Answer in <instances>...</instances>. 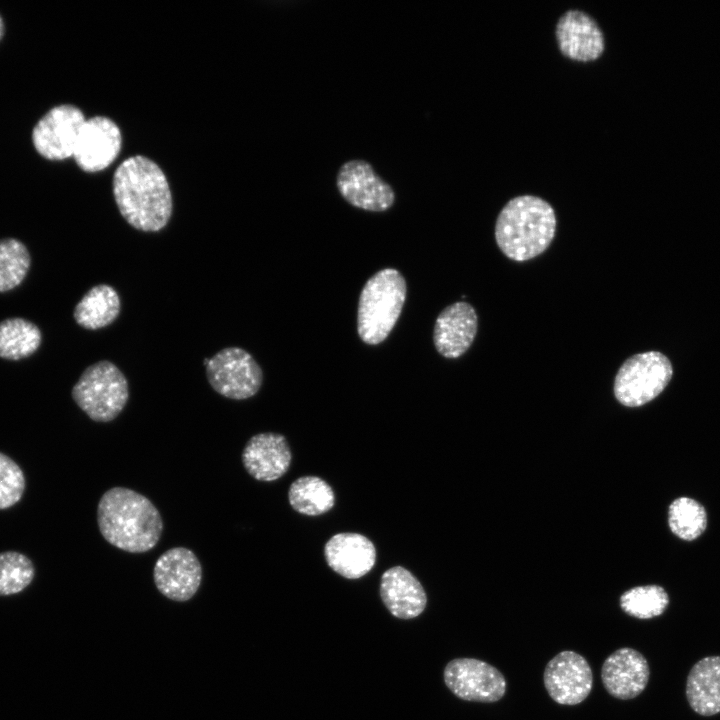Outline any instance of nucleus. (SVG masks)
I'll return each mask as SVG.
<instances>
[{
  "mask_svg": "<svg viewBox=\"0 0 720 720\" xmlns=\"http://www.w3.org/2000/svg\"><path fill=\"white\" fill-rule=\"evenodd\" d=\"M119 212L133 228L144 232L163 229L172 215V195L163 171L144 156L124 160L113 178Z\"/></svg>",
  "mask_w": 720,
  "mask_h": 720,
  "instance_id": "obj_1",
  "label": "nucleus"
},
{
  "mask_svg": "<svg viewBox=\"0 0 720 720\" xmlns=\"http://www.w3.org/2000/svg\"><path fill=\"white\" fill-rule=\"evenodd\" d=\"M97 524L103 538L129 553L153 549L161 538L163 520L146 496L126 487H112L100 498Z\"/></svg>",
  "mask_w": 720,
  "mask_h": 720,
  "instance_id": "obj_2",
  "label": "nucleus"
},
{
  "mask_svg": "<svg viewBox=\"0 0 720 720\" xmlns=\"http://www.w3.org/2000/svg\"><path fill=\"white\" fill-rule=\"evenodd\" d=\"M556 231L552 206L540 197L517 196L500 211L495 240L502 253L517 262L531 260L551 244Z\"/></svg>",
  "mask_w": 720,
  "mask_h": 720,
  "instance_id": "obj_3",
  "label": "nucleus"
},
{
  "mask_svg": "<svg viewBox=\"0 0 720 720\" xmlns=\"http://www.w3.org/2000/svg\"><path fill=\"white\" fill-rule=\"evenodd\" d=\"M406 293V281L396 269H382L367 280L357 314V330L363 342L376 345L387 338L401 314Z\"/></svg>",
  "mask_w": 720,
  "mask_h": 720,
  "instance_id": "obj_4",
  "label": "nucleus"
},
{
  "mask_svg": "<svg viewBox=\"0 0 720 720\" xmlns=\"http://www.w3.org/2000/svg\"><path fill=\"white\" fill-rule=\"evenodd\" d=\"M77 406L95 422H110L125 408L129 399L128 381L111 361L88 366L72 388Z\"/></svg>",
  "mask_w": 720,
  "mask_h": 720,
  "instance_id": "obj_5",
  "label": "nucleus"
},
{
  "mask_svg": "<svg viewBox=\"0 0 720 720\" xmlns=\"http://www.w3.org/2000/svg\"><path fill=\"white\" fill-rule=\"evenodd\" d=\"M673 368L663 353L648 351L624 361L614 379V395L626 407H639L656 398L670 382Z\"/></svg>",
  "mask_w": 720,
  "mask_h": 720,
  "instance_id": "obj_6",
  "label": "nucleus"
},
{
  "mask_svg": "<svg viewBox=\"0 0 720 720\" xmlns=\"http://www.w3.org/2000/svg\"><path fill=\"white\" fill-rule=\"evenodd\" d=\"M206 375L214 391L233 400L253 397L263 382L261 367L240 347L224 348L209 358Z\"/></svg>",
  "mask_w": 720,
  "mask_h": 720,
  "instance_id": "obj_7",
  "label": "nucleus"
},
{
  "mask_svg": "<svg viewBox=\"0 0 720 720\" xmlns=\"http://www.w3.org/2000/svg\"><path fill=\"white\" fill-rule=\"evenodd\" d=\"M448 689L465 701L492 703L506 692L504 675L491 664L475 658H456L444 668Z\"/></svg>",
  "mask_w": 720,
  "mask_h": 720,
  "instance_id": "obj_8",
  "label": "nucleus"
},
{
  "mask_svg": "<svg viewBox=\"0 0 720 720\" xmlns=\"http://www.w3.org/2000/svg\"><path fill=\"white\" fill-rule=\"evenodd\" d=\"M336 185L349 204L362 210L383 212L395 202L393 188L365 160L353 159L342 164Z\"/></svg>",
  "mask_w": 720,
  "mask_h": 720,
  "instance_id": "obj_9",
  "label": "nucleus"
},
{
  "mask_svg": "<svg viewBox=\"0 0 720 720\" xmlns=\"http://www.w3.org/2000/svg\"><path fill=\"white\" fill-rule=\"evenodd\" d=\"M85 120L82 111L73 105L52 108L33 128L32 142L36 151L48 160L73 156Z\"/></svg>",
  "mask_w": 720,
  "mask_h": 720,
  "instance_id": "obj_10",
  "label": "nucleus"
},
{
  "mask_svg": "<svg viewBox=\"0 0 720 720\" xmlns=\"http://www.w3.org/2000/svg\"><path fill=\"white\" fill-rule=\"evenodd\" d=\"M543 681L546 691L556 703L576 705L590 694L593 675L588 661L582 655L565 650L547 663Z\"/></svg>",
  "mask_w": 720,
  "mask_h": 720,
  "instance_id": "obj_11",
  "label": "nucleus"
},
{
  "mask_svg": "<svg viewBox=\"0 0 720 720\" xmlns=\"http://www.w3.org/2000/svg\"><path fill=\"white\" fill-rule=\"evenodd\" d=\"M153 579L158 591L170 600L185 602L198 591L202 567L196 554L186 547H173L156 561Z\"/></svg>",
  "mask_w": 720,
  "mask_h": 720,
  "instance_id": "obj_12",
  "label": "nucleus"
},
{
  "mask_svg": "<svg viewBox=\"0 0 720 720\" xmlns=\"http://www.w3.org/2000/svg\"><path fill=\"white\" fill-rule=\"evenodd\" d=\"M121 149V133L110 119L96 116L85 120L73 157L86 172H97L108 167Z\"/></svg>",
  "mask_w": 720,
  "mask_h": 720,
  "instance_id": "obj_13",
  "label": "nucleus"
},
{
  "mask_svg": "<svg viewBox=\"0 0 720 720\" xmlns=\"http://www.w3.org/2000/svg\"><path fill=\"white\" fill-rule=\"evenodd\" d=\"M555 35L560 52L574 61H594L605 49L602 30L580 10L566 11L557 22Z\"/></svg>",
  "mask_w": 720,
  "mask_h": 720,
  "instance_id": "obj_14",
  "label": "nucleus"
},
{
  "mask_svg": "<svg viewBox=\"0 0 720 720\" xmlns=\"http://www.w3.org/2000/svg\"><path fill=\"white\" fill-rule=\"evenodd\" d=\"M649 675L646 658L630 647L615 650L604 660L601 668L604 688L611 696L621 700L640 695L648 684Z\"/></svg>",
  "mask_w": 720,
  "mask_h": 720,
  "instance_id": "obj_15",
  "label": "nucleus"
},
{
  "mask_svg": "<svg viewBox=\"0 0 720 720\" xmlns=\"http://www.w3.org/2000/svg\"><path fill=\"white\" fill-rule=\"evenodd\" d=\"M241 459L250 476L258 481L271 482L288 471L292 454L282 434L263 432L247 441Z\"/></svg>",
  "mask_w": 720,
  "mask_h": 720,
  "instance_id": "obj_16",
  "label": "nucleus"
},
{
  "mask_svg": "<svg viewBox=\"0 0 720 720\" xmlns=\"http://www.w3.org/2000/svg\"><path fill=\"white\" fill-rule=\"evenodd\" d=\"M478 319L474 308L456 302L438 315L433 332L436 350L446 358H458L471 346L477 333Z\"/></svg>",
  "mask_w": 720,
  "mask_h": 720,
  "instance_id": "obj_17",
  "label": "nucleus"
},
{
  "mask_svg": "<svg viewBox=\"0 0 720 720\" xmlns=\"http://www.w3.org/2000/svg\"><path fill=\"white\" fill-rule=\"evenodd\" d=\"M324 556L333 571L347 579H358L375 565L376 549L366 536L343 532L327 541Z\"/></svg>",
  "mask_w": 720,
  "mask_h": 720,
  "instance_id": "obj_18",
  "label": "nucleus"
},
{
  "mask_svg": "<svg viewBox=\"0 0 720 720\" xmlns=\"http://www.w3.org/2000/svg\"><path fill=\"white\" fill-rule=\"evenodd\" d=\"M380 596L389 612L400 619L419 616L427 603L419 580L402 566L389 568L382 574Z\"/></svg>",
  "mask_w": 720,
  "mask_h": 720,
  "instance_id": "obj_19",
  "label": "nucleus"
},
{
  "mask_svg": "<svg viewBox=\"0 0 720 720\" xmlns=\"http://www.w3.org/2000/svg\"><path fill=\"white\" fill-rule=\"evenodd\" d=\"M686 697L699 715L720 712V656H707L693 665L687 677Z\"/></svg>",
  "mask_w": 720,
  "mask_h": 720,
  "instance_id": "obj_20",
  "label": "nucleus"
},
{
  "mask_svg": "<svg viewBox=\"0 0 720 720\" xmlns=\"http://www.w3.org/2000/svg\"><path fill=\"white\" fill-rule=\"evenodd\" d=\"M120 310L118 292L108 284H98L89 289L77 303L73 317L81 327L97 330L113 323Z\"/></svg>",
  "mask_w": 720,
  "mask_h": 720,
  "instance_id": "obj_21",
  "label": "nucleus"
},
{
  "mask_svg": "<svg viewBox=\"0 0 720 720\" xmlns=\"http://www.w3.org/2000/svg\"><path fill=\"white\" fill-rule=\"evenodd\" d=\"M288 500L298 513L318 516L331 510L335 504V494L331 486L317 476H302L289 487Z\"/></svg>",
  "mask_w": 720,
  "mask_h": 720,
  "instance_id": "obj_22",
  "label": "nucleus"
},
{
  "mask_svg": "<svg viewBox=\"0 0 720 720\" xmlns=\"http://www.w3.org/2000/svg\"><path fill=\"white\" fill-rule=\"evenodd\" d=\"M41 331L36 324L23 318L0 322V357L20 360L32 355L40 346Z\"/></svg>",
  "mask_w": 720,
  "mask_h": 720,
  "instance_id": "obj_23",
  "label": "nucleus"
},
{
  "mask_svg": "<svg viewBox=\"0 0 720 720\" xmlns=\"http://www.w3.org/2000/svg\"><path fill=\"white\" fill-rule=\"evenodd\" d=\"M668 524L676 536L686 541H692L705 531L706 511L699 502L692 498H677L669 506Z\"/></svg>",
  "mask_w": 720,
  "mask_h": 720,
  "instance_id": "obj_24",
  "label": "nucleus"
},
{
  "mask_svg": "<svg viewBox=\"0 0 720 720\" xmlns=\"http://www.w3.org/2000/svg\"><path fill=\"white\" fill-rule=\"evenodd\" d=\"M30 264L29 251L21 241L0 239V292L17 287L26 277Z\"/></svg>",
  "mask_w": 720,
  "mask_h": 720,
  "instance_id": "obj_25",
  "label": "nucleus"
},
{
  "mask_svg": "<svg viewBox=\"0 0 720 720\" xmlns=\"http://www.w3.org/2000/svg\"><path fill=\"white\" fill-rule=\"evenodd\" d=\"M669 604L664 588L658 585L634 587L620 597L622 610L639 619H650L661 615Z\"/></svg>",
  "mask_w": 720,
  "mask_h": 720,
  "instance_id": "obj_26",
  "label": "nucleus"
},
{
  "mask_svg": "<svg viewBox=\"0 0 720 720\" xmlns=\"http://www.w3.org/2000/svg\"><path fill=\"white\" fill-rule=\"evenodd\" d=\"M34 566L22 553L5 551L0 553V595H11L22 591L32 581Z\"/></svg>",
  "mask_w": 720,
  "mask_h": 720,
  "instance_id": "obj_27",
  "label": "nucleus"
},
{
  "mask_svg": "<svg viewBox=\"0 0 720 720\" xmlns=\"http://www.w3.org/2000/svg\"><path fill=\"white\" fill-rule=\"evenodd\" d=\"M25 489L21 468L10 457L0 452V509L16 504Z\"/></svg>",
  "mask_w": 720,
  "mask_h": 720,
  "instance_id": "obj_28",
  "label": "nucleus"
},
{
  "mask_svg": "<svg viewBox=\"0 0 720 720\" xmlns=\"http://www.w3.org/2000/svg\"><path fill=\"white\" fill-rule=\"evenodd\" d=\"M3 33H4V23H3V20H2V18H1V16H0V39L2 38Z\"/></svg>",
  "mask_w": 720,
  "mask_h": 720,
  "instance_id": "obj_29",
  "label": "nucleus"
}]
</instances>
